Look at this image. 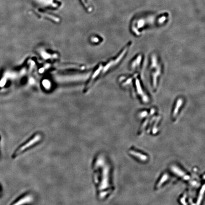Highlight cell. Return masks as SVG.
<instances>
[{
	"label": "cell",
	"instance_id": "1",
	"mask_svg": "<svg viewBox=\"0 0 205 205\" xmlns=\"http://www.w3.org/2000/svg\"><path fill=\"white\" fill-rule=\"evenodd\" d=\"M41 136L39 134H37L35 135L33 137H32L30 140L27 141L26 143H25L23 145L20 146L14 152L13 154L12 155L13 157H16L17 156L22 153L24 151L28 149V148L32 146L35 143H37L40 140Z\"/></svg>",
	"mask_w": 205,
	"mask_h": 205
},
{
	"label": "cell",
	"instance_id": "2",
	"mask_svg": "<svg viewBox=\"0 0 205 205\" xmlns=\"http://www.w3.org/2000/svg\"><path fill=\"white\" fill-rule=\"evenodd\" d=\"M33 200V197L30 195H26L21 197L11 205H22L31 203Z\"/></svg>",
	"mask_w": 205,
	"mask_h": 205
}]
</instances>
